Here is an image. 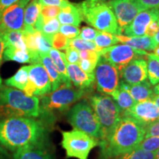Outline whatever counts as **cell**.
<instances>
[{
	"label": "cell",
	"mask_w": 159,
	"mask_h": 159,
	"mask_svg": "<svg viewBox=\"0 0 159 159\" xmlns=\"http://www.w3.org/2000/svg\"><path fill=\"white\" fill-rule=\"evenodd\" d=\"M47 129L43 121L30 117L0 120V144L13 152L33 148H44Z\"/></svg>",
	"instance_id": "1"
},
{
	"label": "cell",
	"mask_w": 159,
	"mask_h": 159,
	"mask_svg": "<svg viewBox=\"0 0 159 159\" xmlns=\"http://www.w3.org/2000/svg\"><path fill=\"white\" fill-rule=\"evenodd\" d=\"M145 133L146 128L134 119L122 116L108 140L99 144L102 158L121 156L137 148Z\"/></svg>",
	"instance_id": "2"
},
{
	"label": "cell",
	"mask_w": 159,
	"mask_h": 159,
	"mask_svg": "<svg viewBox=\"0 0 159 159\" xmlns=\"http://www.w3.org/2000/svg\"><path fill=\"white\" fill-rule=\"evenodd\" d=\"M41 115L40 99L30 97L16 89H0V120L13 117L38 118Z\"/></svg>",
	"instance_id": "3"
},
{
	"label": "cell",
	"mask_w": 159,
	"mask_h": 159,
	"mask_svg": "<svg viewBox=\"0 0 159 159\" xmlns=\"http://www.w3.org/2000/svg\"><path fill=\"white\" fill-rule=\"evenodd\" d=\"M77 6L83 21L99 31L119 34L116 17L108 4L101 0H85Z\"/></svg>",
	"instance_id": "4"
},
{
	"label": "cell",
	"mask_w": 159,
	"mask_h": 159,
	"mask_svg": "<svg viewBox=\"0 0 159 159\" xmlns=\"http://www.w3.org/2000/svg\"><path fill=\"white\" fill-rule=\"evenodd\" d=\"M84 94V90L62 84L55 91L41 97L40 116L47 121L52 119L53 112L69 111L71 105L82 98Z\"/></svg>",
	"instance_id": "5"
},
{
	"label": "cell",
	"mask_w": 159,
	"mask_h": 159,
	"mask_svg": "<svg viewBox=\"0 0 159 159\" xmlns=\"http://www.w3.org/2000/svg\"><path fill=\"white\" fill-rule=\"evenodd\" d=\"M89 99L100 125L99 144L104 143L108 140L122 118V112L116 102L109 95L94 94Z\"/></svg>",
	"instance_id": "6"
},
{
	"label": "cell",
	"mask_w": 159,
	"mask_h": 159,
	"mask_svg": "<svg viewBox=\"0 0 159 159\" xmlns=\"http://www.w3.org/2000/svg\"><path fill=\"white\" fill-rule=\"evenodd\" d=\"M67 119L75 130H80L100 140V125L96 114L86 100L75 104L68 111Z\"/></svg>",
	"instance_id": "7"
},
{
	"label": "cell",
	"mask_w": 159,
	"mask_h": 159,
	"mask_svg": "<svg viewBox=\"0 0 159 159\" xmlns=\"http://www.w3.org/2000/svg\"><path fill=\"white\" fill-rule=\"evenodd\" d=\"M61 145L64 149L66 158L88 159L90 152L99 146V141L86 134L83 131L72 130L61 131Z\"/></svg>",
	"instance_id": "8"
},
{
	"label": "cell",
	"mask_w": 159,
	"mask_h": 159,
	"mask_svg": "<svg viewBox=\"0 0 159 159\" xmlns=\"http://www.w3.org/2000/svg\"><path fill=\"white\" fill-rule=\"evenodd\" d=\"M97 90L105 95H112L119 89L120 73L116 67L99 57L94 71Z\"/></svg>",
	"instance_id": "9"
},
{
	"label": "cell",
	"mask_w": 159,
	"mask_h": 159,
	"mask_svg": "<svg viewBox=\"0 0 159 159\" xmlns=\"http://www.w3.org/2000/svg\"><path fill=\"white\" fill-rule=\"evenodd\" d=\"M100 56L116 67L119 72L129 63L138 58H144L148 52L133 48L126 44L111 46L102 49L99 52Z\"/></svg>",
	"instance_id": "10"
},
{
	"label": "cell",
	"mask_w": 159,
	"mask_h": 159,
	"mask_svg": "<svg viewBox=\"0 0 159 159\" xmlns=\"http://www.w3.org/2000/svg\"><path fill=\"white\" fill-rule=\"evenodd\" d=\"M24 93L30 97H41L52 91V85L48 73L41 63L30 66L28 81Z\"/></svg>",
	"instance_id": "11"
},
{
	"label": "cell",
	"mask_w": 159,
	"mask_h": 159,
	"mask_svg": "<svg viewBox=\"0 0 159 159\" xmlns=\"http://www.w3.org/2000/svg\"><path fill=\"white\" fill-rule=\"evenodd\" d=\"M107 4L116 17L119 34L121 30L130 25L140 12L147 10L139 0H114Z\"/></svg>",
	"instance_id": "12"
},
{
	"label": "cell",
	"mask_w": 159,
	"mask_h": 159,
	"mask_svg": "<svg viewBox=\"0 0 159 159\" xmlns=\"http://www.w3.org/2000/svg\"><path fill=\"white\" fill-rule=\"evenodd\" d=\"M122 116L134 119L145 128L159 120V109L151 99L136 102L128 111L122 113Z\"/></svg>",
	"instance_id": "13"
},
{
	"label": "cell",
	"mask_w": 159,
	"mask_h": 159,
	"mask_svg": "<svg viewBox=\"0 0 159 159\" xmlns=\"http://www.w3.org/2000/svg\"><path fill=\"white\" fill-rule=\"evenodd\" d=\"M31 0H19L6 8L0 19V32L23 30L25 8Z\"/></svg>",
	"instance_id": "14"
},
{
	"label": "cell",
	"mask_w": 159,
	"mask_h": 159,
	"mask_svg": "<svg viewBox=\"0 0 159 159\" xmlns=\"http://www.w3.org/2000/svg\"><path fill=\"white\" fill-rule=\"evenodd\" d=\"M159 17V8L143 11L135 17L130 25L120 30V34L125 36H143L151 21Z\"/></svg>",
	"instance_id": "15"
},
{
	"label": "cell",
	"mask_w": 159,
	"mask_h": 159,
	"mask_svg": "<svg viewBox=\"0 0 159 159\" xmlns=\"http://www.w3.org/2000/svg\"><path fill=\"white\" fill-rule=\"evenodd\" d=\"M119 73L125 83L130 85L139 84L148 79V63L143 58L135 59Z\"/></svg>",
	"instance_id": "16"
},
{
	"label": "cell",
	"mask_w": 159,
	"mask_h": 159,
	"mask_svg": "<svg viewBox=\"0 0 159 159\" xmlns=\"http://www.w3.org/2000/svg\"><path fill=\"white\" fill-rule=\"evenodd\" d=\"M67 73L71 82L77 89L81 90L89 89L93 86L95 82L94 74H89L85 72L77 64H70L66 61Z\"/></svg>",
	"instance_id": "17"
},
{
	"label": "cell",
	"mask_w": 159,
	"mask_h": 159,
	"mask_svg": "<svg viewBox=\"0 0 159 159\" xmlns=\"http://www.w3.org/2000/svg\"><path fill=\"white\" fill-rule=\"evenodd\" d=\"M119 87L128 91L136 102L151 99L154 94L153 91L151 89V84L147 80L136 85L128 84L122 80L119 82Z\"/></svg>",
	"instance_id": "18"
},
{
	"label": "cell",
	"mask_w": 159,
	"mask_h": 159,
	"mask_svg": "<svg viewBox=\"0 0 159 159\" xmlns=\"http://www.w3.org/2000/svg\"><path fill=\"white\" fill-rule=\"evenodd\" d=\"M119 42L130 46L133 48L143 51H153L158 43L154 37L143 35V36L128 37L123 35H116Z\"/></svg>",
	"instance_id": "19"
},
{
	"label": "cell",
	"mask_w": 159,
	"mask_h": 159,
	"mask_svg": "<svg viewBox=\"0 0 159 159\" xmlns=\"http://www.w3.org/2000/svg\"><path fill=\"white\" fill-rule=\"evenodd\" d=\"M57 19L62 25H70L79 27L82 22L83 18L77 4L69 2L63 7L57 16Z\"/></svg>",
	"instance_id": "20"
},
{
	"label": "cell",
	"mask_w": 159,
	"mask_h": 159,
	"mask_svg": "<svg viewBox=\"0 0 159 159\" xmlns=\"http://www.w3.org/2000/svg\"><path fill=\"white\" fill-rule=\"evenodd\" d=\"M41 13V5L37 0H32L31 2L26 6L24 13V29L27 33L36 32L34 27Z\"/></svg>",
	"instance_id": "21"
},
{
	"label": "cell",
	"mask_w": 159,
	"mask_h": 159,
	"mask_svg": "<svg viewBox=\"0 0 159 159\" xmlns=\"http://www.w3.org/2000/svg\"><path fill=\"white\" fill-rule=\"evenodd\" d=\"M60 24L61 23L56 18L47 19L40 14L34 28L36 31L41 32L44 36L49 40V41H51L52 37L59 31L60 27H61Z\"/></svg>",
	"instance_id": "22"
},
{
	"label": "cell",
	"mask_w": 159,
	"mask_h": 159,
	"mask_svg": "<svg viewBox=\"0 0 159 159\" xmlns=\"http://www.w3.org/2000/svg\"><path fill=\"white\" fill-rule=\"evenodd\" d=\"M40 63L43 66L47 73L52 85V91H55L63 84L61 75L57 70L56 67L49 55H40Z\"/></svg>",
	"instance_id": "23"
},
{
	"label": "cell",
	"mask_w": 159,
	"mask_h": 159,
	"mask_svg": "<svg viewBox=\"0 0 159 159\" xmlns=\"http://www.w3.org/2000/svg\"><path fill=\"white\" fill-rule=\"evenodd\" d=\"M49 56L50 57L53 63L56 67L57 70L58 71L60 75H61L63 84L72 85L70 79L69 77L68 73H67L66 66L65 53L52 48L49 52Z\"/></svg>",
	"instance_id": "24"
},
{
	"label": "cell",
	"mask_w": 159,
	"mask_h": 159,
	"mask_svg": "<svg viewBox=\"0 0 159 159\" xmlns=\"http://www.w3.org/2000/svg\"><path fill=\"white\" fill-rule=\"evenodd\" d=\"M14 159H53L44 148H33L19 150L13 154Z\"/></svg>",
	"instance_id": "25"
},
{
	"label": "cell",
	"mask_w": 159,
	"mask_h": 159,
	"mask_svg": "<svg viewBox=\"0 0 159 159\" xmlns=\"http://www.w3.org/2000/svg\"><path fill=\"white\" fill-rule=\"evenodd\" d=\"M3 39L5 48L14 47L16 49L27 50L24 39L23 30H10L3 32Z\"/></svg>",
	"instance_id": "26"
},
{
	"label": "cell",
	"mask_w": 159,
	"mask_h": 159,
	"mask_svg": "<svg viewBox=\"0 0 159 159\" xmlns=\"http://www.w3.org/2000/svg\"><path fill=\"white\" fill-rule=\"evenodd\" d=\"M29 69L30 66H24L21 67L13 76L5 80V84L9 87L24 91L28 81Z\"/></svg>",
	"instance_id": "27"
},
{
	"label": "cell",
	"mask_w": 159,
	"mask_h": 159,
	"mask_svg": "<svg viewBox=\"0 0 159 159\" xmlns=\"http://www.w3.org/2000/svg\"><path fill=\"white\" fill-rule=\"evenodd\" d=\"M3 60L7 61H15L20 63H31V57L28 51L14 47H7L5 49Z\"/></svg>",
	"instance_id": "28"
},
{
	"label": "cell",
	"mask_w": 159,
	"mask_h": 159,
	"mask_svg": "<svg viewBox=\"0 0 159 159\" xmlns=\"http://www.w3.org/2000/svg\"><path fill=\"white\" fill-rule=\"evenodd\" d=\"M111 97L118 105L122 113L132 108L136 103L128 91L120 87H119V89L111 95Z\"/></svg>",
	"instance_id": "29"
},
{
	"label": "cell",
	"mask_w": 159,
	"mask_h": 159,
	"mask_svg": "<svg viewBox=\"0 0 159 159\" xmlns=\"http://www.w3.org/2000/svg\"><path fill=\"white\" fill-rule=\"evenodd\" d=\"M145 57L148 61V78L151 85H156L159 83V58L153 53H148Z\"/></svg>",
	"instance_id": "30"
},
{
	"label": "cell",
	"mask_w": 159,
	"mask_h": 159,
	"mask_svg": "<svg viewBox=\"0 0 159 159\" xmlns=\"http://www.w3.org/2000/svg\"><path fill=\"white\" fill-rule=\"evenodd\" d=\"M119 42L116 35H114L112 33H107V32L98 31L96 38L94 39V43L97 47L101 49L110 47L114 46Z\"/></svg>",
	"instance_id": "31"
},
{
	"label": "cell",
	"mask_w": 159,
	"mask_h": 159,
	"mask_svg": "<svg viewBox=\"0 0 159 159\" xmlns=\"http://www.w3.org/2000/svg\"><path fill=\"white\" fill-rule=\"evenodd\" d=\"M69 47H73V48L77 49L78 51L91 50L100 52L102 49L97 47L96 43L93 42V41H85V40L80 39V38L69 40Z\"/></svg>",
	"instance_id": "32"
},
{
	"label": "cell",
	"mask_w": 159,
	"mask_h": 159,
	"mask_svg": "<svg viewBox=\"0 0 159 159\" xmlns=\"http://www.w3.org/2000/svg\"><path fill=\"white\" fill-rule=\"evenodd\" d=\"M119 159H156V152H148L136 148L121 156Z\"/></svg>",
	"instance_id": "33"
},
{
	"label": "cell",
	"mask_w": 159,
	"mask_h": 159,
	"mask_svg": "<svg viewBox=\"0 0 159 159\" xmlns=\"http://www.w3.org/2000/svg\"><path fill=\"white\" fill-rule=\"evenodd\" d=\"M137 148L142 149L148 152H156L159 149V137L151 136L144 138L139 144Z\"/></svg>",
	"instance_id": "34"
},
{
	"label": "cell",
	"mask_w": 159,
	"mask_h": 159,
	"mask_svg": "<svg viewBox=\"0 0 159 159\" xmlns=\"http://www.w3.org/2000/svg\"><path fill=\"white\" fill-rule=\"evenodd\" d=\"M69 40L61 33H57L52 37L50 42L52 47L57 50H66L69 45Z\"/></svg>",
	"instance_id": "35"
},
{
	"label": "cell",
	"mask_w": 159,
	"mask_h": 159,
	"mask_svg": "<svg viewBox=\"0 0 159 159\" xmlns=\"http://www.w3.org/2000/svg\"><path fill=\"white\" fill-rule=\"evenodd\" d=\"M60 33L64 35L69 39H74L78 38L80 30L77 27L70 25H63L60 27Z\"/></svg>",
	"instance_id": "36"
},
{
	"label": "cell",
	"mask_w": 159,
	"mask_h": 159,
	"mask_svg": "<svg viewBox=\"0 0 159 159\" xmlns=\"http://www.w3.org/2000/svg\"><path fill=\"white\" fill-rule=\"evenodd\" d=\"M61 8L57 6H42L41 5V14L44 19H55L58 16Z\"/></svg>",
	"instance_id": "37"
},
{
	"label": "cell",
	"mask_w": 159,
	"mask_h": 159,
	"mask_svg": "<svg viewBox=\"0 0 159 159\" xmlns=\"http://www.w3.org/2000/svg\"><path fill=\"white\" fill-rule=\"evenodd\" d=\"M65 58L66 62L70 64L78 65L80 61L79 51L73 47H68L66 49Z\"/></svg>",
	"instance_id": "38"
},
{
	"label": "cell",
	"mask_w": 159,
	"mask_h": 159,
	"mask_svg": "<svg viewBox=\"0 0 159 159\" xmlns=\"http://www.w3.org/2000/svg\"><path fill=\"white\" fill-rule=\"evenodd\" d=\"M98 31L90 27H83L81 30L78 38L85 41H94Z\"/></svg>",
	"instance_id": "39"
},
{
	"label": "cell",
	"mask_w": 159,
	"mask_h": 159,
	"mask_svg": "<svg viewBox=\"0 0 159 159\" xmlns=\"http://www.w3.org/2000/svg\"><path fill=\"white\" fill-rule=\"evenodd\" d=\"M97 63L93 62L90 60L87 59H81L78 63L80 68L84 71L85 72L89 73V74H94V69L96 68Z\"/></svg>",
	"instance_id": "40"
},
{
	"label": "cell",
	"mask_w": 159,
	"mask_h": 159,
	"mask_svg": "<svg viewBox=\"0 0 159 159\" xmlns=\"http://www.w3.org/2000/svg\"><path fill=\"white\" fill-rule=\"evenodd\" d=\"M80 57L81 59H87L90 60L93 62L97 63L99 61L100 54L98 52L91 51V50H81L79 51Z\"/></svg>",
	"instance_id": "41"
},
{
	"label": "cell",
	"mask_w": 159,
	"mask_h": 159,
	"mask_svg": "<svg viewBox=\"0 0 159 159\" xmlns=\"http://www.w3.org/2000/svg\"><path fill=\"white\" fill-rule=\"evenodd\" d=\"M40 5L42 6H57L62 8L68 4L69 0H37Z\"/></svg>",
	"instance_id": "42"
},
{
	"label": "cell",
	"mask_w": 159,
	"mask_h": 159,
	"mask_svg": "<svg viewBox=\"0 0 159 159\" xmlns=\"http://www.w3.org/2000/svg\"><path fill=\"white\" fill-rule=\"evenodd\" d=\"M151 136L159 137V120L150 125L146 128L144 138H148Z\"/></svg>",
	"instance_id": "43"
},
{
	"label": "cell",
	"mask_w": 159,
	"mask_h": 159,
	"mask_svg": "<svg viewBox=\"0 0 159 159\" xmlns=\"http://www.w3.org/2000/svg\"><path fill=\"white\" fill-rule=\"evenodd\" d=\"M159 29V17L151 21L145 31V35L154 37Z\"/></svg>",
	"instance_id": "44"
},
{
	"label": "cell",
	"mask_w": 159,
	"mask_h": 159,
	"mask_svg": "<svg viewBox=\"0 0 159 159\" xmlns=\"http://www.w3.org/2000/svg\"><path fill=\"white\" fill-rule=\"evenodd\" d=\"M147 10L159 8V0H139Z\"/></svg>",
	"instance_id": "45"
},
{
	"label": "cell",
	"mask_w": 159,
	"mask_h": 159,
	"mask_svg": "<svg viewBox=\"0 0 159 159\" xmlns=\"http://www.w3.org/2000/svg\"><path fill=\"white\" fill-rule=\"evenodd\" d=\"M19 1V0H0V14L2 15V13L6 8L14 5Z\"/></svg>",
	"instance_id": "46"
},
{
	"label": "cell",
	"mask_w": 159,
	"mask_h": 159,
	"mask_svg": "<svg viewBox=\"0 0 159 159\" xmlns=\"http://www.w3.org/2000/svg\"><path fill=\"white\" fill-rule=\"evenodd\" d=\"M5 49V41L3 39V32H0V66L3 61V54Z\"/></svg>",
	"instance_id": "47"
},
{
	"label": "cell",
	"mask_w": 159,
	"mask_h": 159,
	"mask_svg": "<svg viewBox=\"0 0 159 159\" xmlns=\"http://www.w3.org/2000/svg\"><path fill=\"white\" fill-rule=\"evenodd\" d=\"M151 100L156 105V106L158 107L159 109V95H156L154 94L152 95V98H151Z\"/></svg>",
	"instance_id": "48"
},
{
	"label": "cell",
	"mask_w": 159,
	"mask_h": 159,
	"mask_svg": "<svg viewBox=\"0 0 159 159\" xmlns=\"http://www.w3.org/2000/svg\"><path fill=\"white\" fill-rule=\"evenodd\" d=\"M153 93L155 94L156 95H159V83H158V84L156 85V86L154 87L153 89Z\"/></svg>",
	"instance_id": "49"
},
{
	"label": "cell",
	"mask_w": 159,
	"mask_h": 159,
	"mask_svg": "<svg viewBox=\"0 0 159 159\" xmlns=\"http://www.w3.org/2000/svg\"><path fill=\"white\" fill-rule=\"evenodd\" d=\"M153 52H154L153 54H154V55H156V56L158 57V58H159V44H158V45L156 46V48L154 49Z\"/></svg>",
	"instance_id": "50"
},
{
	"label": "cell",
	"mask_w": 159,
	"mask_h": 159,
	"mask_svg": "<svg viewBox=\"0 0 159 159\" xmlns=\"http://www.w3.org/2000/svg\"><path fill=\"white\" fill-rule=\"evenodd\" d=\"M154 39H155V41H156V43H158V44H159V29H158V32L156 33V34L155 35Z\"/></svg>",
	"instance_id": "51"
},
{
	"label": "cell",
	"mask_w": 159,
	"mask_h": 159,
	"mask_svg": "<svg viewBox=\"0 0 159 159\" xmlns=\"http://www.w3.org/2000/svg\"><path fill=\"white\" fill-rule=\"evenodd\" d=\"M3 151L0 149V159H4V157H3Z\"/></svg>",
	"instance_id": "52"
},
{
	"label": "cell",
	"mask_w": 159,
	"mask_h": 159,
	"mask_svg": "<svg viewBox=\"0 0 159 159\" xmlns=\"http://www.w3.org/2000/svg\"><path fill=\"white\" fill-rule=\"evenodd\" d=\"M156 159H159V149L156 152Z\"/></svg>",
	"instance_id": "53"
},
{
	"label": "cell",
	"mask_w": 159,
	"mask_h": 159,
	"mask_svg": "<svg viewBox=\"0 0 159 159\" xmlns=\"http://www.w3.org/2000/svg\"><path fill=\"white\" fill-rule=\"evenodd\" d=\"M101 1L104 2H105V3H108V2H111L114 1V0H101Z\"/></svg>",
	"instance_id": "54"
},
{
	"label": "cell",
	"mask_w": 159,
	"mask_h": 159,
	"mask_svg": "<svg viewBox=\"0 0 159 159\" xmlns=\"http://www.w3.org/2000/svg\"><path fill=\"white\" fill-rule=\"evenodd\" d=\"M3 85H2V79H1V77H0V89H2V87Z\"/></svg>",
	"instance_id": "55"
},
{
	"label": "cell",
	"mask_w": 159,
	"mask_h": 159,
	"mask_svg": "<svg viewBox=\"0 0 159 159\" xmlns=\"http://www.w3.org/2000/svg\"><path fill=\"white\" fill-rule=\"evenodd\" d=\"M1 16H2V15H1V14H0V19H1Z\"/></svg>",
	"instance_id": "56"
}]
</instances>
